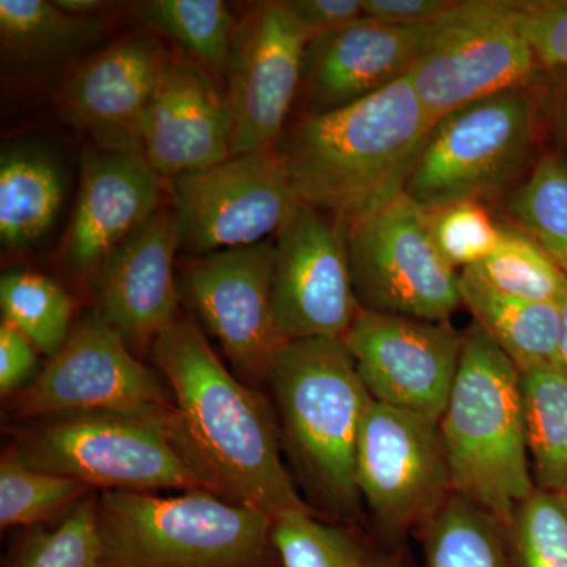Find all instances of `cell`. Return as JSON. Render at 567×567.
I'll list each match as a JSON object with an SVG mask.
<instances>
[{
  "instance_id": "21",
  "label": "cell",
  "mask_w": 567,
  "mask_h": 567,
  "mask_svg": "<svg viewBox=\"0 0 567 567\" xmlns=\"http://www.w3.org/2000/svg\"><path fill=\"white\" fill-rule=\"evenodd\" d=\"M425 28L361 18L312 37L301 81L308 115L341 110L402 80L420 54Z\"/></svg>"
},
{
  "instance_id": "19",
  "label": "cell",
  "mask_w": 567,
  "mask_h": 567,
  "mask_svg": "<svg viewBox=\"0 0 567 567\" xmlns=\"http://www.w3.org/2000/svg\"><path fill=\"white\" fill-rule=\"evenodd\" d=\"M142 153L159 177L173 178L233 156L227 93L212 71L189 58H171L145 112Z\"/></svg>"
},
{
  "instance_id": "31",
  "label": "cell",
  "mask_w": 567,
  "mask_h": 567,
  "mask_svg": "<svg viewBox=\"0 0 567 567\" xmlns=\"http://www.w3.org/2000/svg\"><path fill=\"white\" fill-rule=\"evenodd\" d=\"M2 320L20 328L40 353L54 357L73 328V298L48 276L14 270L0 279Z\"/></svg>"
},
{
  "instance_id": "33",
  "label": "cell",
  "mask_w": 567,
  "mask_h": 567,
  "mask_svg": "<svg viewBox=\"0 0 567 567\" xmlns=\"http://www.w3.org/2000/svg\"><path fill=\"white\" fill-rule=\"evenodd\" d=\"M518 227L532 235L567 276V162L544 156L507 199Z\"/></svg>"
},
{
  "instance_id": "43",
  "label": "cell",
  "mask_w": 567,
  "mask_h": 567,
  "mask_svg": "<svg viewBox=\"0 0 567 567\" xmlns=\"http://www.w3.org/2000/svg\"><path fill=\"white\" fill-rule=\"evenodd\" d=\"M566 130H567V104H566Z\"/></svg>"
},
{
  "instance_id": "5",
  "label": "cell",
  "mask_w": 567,
  "mask_h": 567,
  "mask_svg": "<svg viewBox=\"0 0 567 567\" xmlns=\"http://www.w3.org/2000/svg\"><path fill=\"white\" fill-rule=\"evenodd\" d=\"M275 518L194 488L99 494V567H282Z\"/></svg>"
},
{
  "instance_id": "40",
  "label": "cell",
  "mask_w": 567,
  "mask_h": 567,
  "mask_svg": "<svg viewBox=\"0 0 567 567\" xmlns=\"http://www.w3.org/2000/svg\"><path fill=\"white\" fill-rule=\"evenodd\" d=\"M59 9L76 17H99L100 11L106 9V3L100 0H55Z\"/></svg>"
},
{
  "instance_id": "38",
  "label": "cell",
  "mask_w": 567,
  "mask_h": 567,
  "mask_svg": "<svg viewBox=\"0 0 567 567\" xmlns=\"http://www.w3.org/2000/svg\"><path fill=\"white\" fill-rule=\"evenodd\" d=\"M454 2L447 0H363V18L402 28H421L442 18Z\"/></svg>"
},
{
  "instance_id": "25",
  "label": "cell",
  "mask_w": 567,
  "mask_h": 567,
  "mask_svg": "<svg viewBox=\"0 0 567 567\" xmlns=\"http://www.w3.org/2000/svg\"><path fill=\"white\" fill-rule=\"evenodd\" d=\"M458 290L473 323L483 328L518 371L559 364V305L506 297L462 274Z\"/></svg>"
},
{
  "instance_id": "3",
  "label": "cell",
  "mask_w": 567,
  "mask_h": 567,
  "mask_svg": "<svg viewBox=\"0 0 567 567\" xmlns=\"http://www.w3.org/2000/svg\"><path fill=\"white\" fill-rule=\"evenodd\" d=\"M265 385L306 505L324 520L368 525L357 486V450L372 398L342 339L287 342Z\"/></svg>"
},
{
  "instance_id": "17",
  "label": "cell",
  "mask_w": 567,
  "mask_h": 567,
  "mask_svg": "<svg viewBox=\"0 0 567 567\" xmlns=\"http://www.w3.org/2000/svg\"><path fill=\"white\" fill-rule=\"evenodd\" d=\"M169 54L155 37L132 33L96 52L63 84V121L99 151L142 153V123ZM144 155V153H142Z\"/></svg>"
},
{
  "instance_id": "6",
  "label": "cell",
  "mask_w": 567,
  "mask_h": 567,
  "mask_svg": "<svg viewBox=\"0 0 567 567\" xmlns=\"http://www.w3.org/2000/svg\"><path fill=\"white\" fill-rule=\"evenodd\" d=\"M173 406L28 421L18 425L6 451L29 468L73 477L95 491L204 488L171 439L167 417Z\"/></svg>"
},
{
  "instance_id": "13",
  "label": "cell",
  "mask_w": 567,
  "mask_h": 567,
  "mask_svg": "<svg viewBox=\"0 0 567 567\" xmlns=\"http://www.w3.org/2000/svg\"><path fill=\"white\" fill-rule=\"evenodd\" d=\"M311 39L282 0L254 2L237 21L226 76L233 156L275 148L282 140Z\"/></svg>"
},
{
  "instance_id": "16",
  "label": "cell",
  "mask_w": 567,
  "mask_h": 567,
  "mask_svg": "<svg viewBox=\"0 0 567 567\" xmlns=\"http://www.w3.org/2000/svg\"><path fill=\"white\" fill-rule=\"evenodd\" d=\"M274 240L193 257L183 270L186 297L221 342L238 374L267 382L286 342L276 327Z\"/></svg>"
},
{
  "instance_id": "14",
  "label": "cell",
  "mask_w": 567,
  "mask_h": 567,
  "mask_svg": "<svg viewBox=\"0 0 567 567\" xmlns=\"http://www.w3.org/2000/svg\"><path fill=\"white\" fill-rule=\"evenodd\" d=\"M274 308L282 341L342 339L361 312L338 219L300 203L274 238Z\"/></svg>"
},
{
  "instance_id": "26",
  "label": "cell",
  "mask_w": 567,
  "mask_h": 567,
  "mask_svg": "<svg viewBox=\"0 0 567 567\" xmlns=\"http://www.w3.org/2000/svg\"><path fill=\"white\" fill-rule=\"evenodd\" d=\"M529 465L536 488H567V371L559 364L520 372Z\"/></svg>"
},
{
  "instance_id": "29",
  "label": "cell",
  "mask_w": 567,
  "mask_h": 567,
  "mask_svg": "<svg viewBox=\"0 0 567 567\" xmlns=\"http://www.w3.org/2000/svg\"><path fill=\"white\" fill-rule=\"evenodd\" d=\"M461 274L518 300L559 305L567 292V276L561 268L518 226H502V240L495 251Z\"/></svg>"
},
{
  "instance_id": "10",
  "label": "cell",
  "mask_w": 567,
  "mask_h": 567,
  "mask_svg": "<svg viewBox=\"0 0 567 567\" xmlns=\"http://www.w3.org/2000/svg\"><path fill=\"white\" fill-rule=\"evenodd\" d=\"M532 48L517 31L507 2H454L425 28L406 78L434 122L495 93L525 89L535 76Z\"/></svg>"
},
{
  "instance_id": "1",
  "label": "cell",
  "mask_w": 567,
  "mask_h": 567,
  "mask_svg": "<svg viewBox=\"0 0 567 567\" xmlns=\"http://www.w3.org/2000/svg\"><path fill=\"white\" fill-rule=\"evenodd\" d=\"M152 354L173 393L171 439L205 491L275 520L312 513L284 464L274 402L227 371L192 319L177 317Z\"/></svg>"
},
{
  "instance_id": "24",
  "label": "cell",
  "mask_w": 567,
  "mask_h": 567,
  "mask_svg": "<svg viewBox=\"0 0 567 567\" xmlns=\"http://www.w3.org/2000/svg\"><path fill=\"white\" fill-rule=\"evenodd\" d=\"M274 540L282 567H417L409 543H388L368 525L312 513L276 518Z\"/></svg>"
},
{
  "instance_id": "11",
  "label": "cell",
  "mask_w": 567,
  "mask_h": 567,
  "mask_svg": "<svg viewBox=\"0 0 567 567\" xmlns=\"http://www.w3.org/2000/svg\"><path fill=\"white\" fill-rule=\"evenodd\" d=\"M169 385L133 357L99 312L82 317L69 339L28 386L10 399L18 423L65 413L171 409Z\"/></svg>"
},
{
  "instance_id": "42",
  "label": "cell",
  "mask_w": 567,
  "mask_h": 567,
  "mask_svg": "<svg viewBox=\"0 0 567 567\" xmlns=\"http://www.w3.org/2000/svg\"><path fill=\"white\" fill-rule=\"evenodd\" d=\"M558 494L561 495V498L565 499L566 505H567V488H566V491L558 492Z\"/></svg>"
},
{
  "instance_id": "32",
  "label": "cell",
  "mask_w": 567,
  "mask_h": 567,
  "mask_svg": "<svg viewBox=\"0 0 567 567\" xmlns=\"http://www.w3.org/2000/svg\"><path fill=\"white\" fill-rule=\"evenodd\" d=\"M99 494L92 492L51 527L22 529L6 567H99Z\"/></svg>"
},
{
  "instance_id": "20",
  "label": "cell",
  "mask_w": 567,
  "mask_h": 567,
  "mask_svg": "<svg viewBox=\"0 0 567 567\" xmlns=\"http://www.w3.org/2000/svg\"><path fill=\"white\" fill-rule=\"evenodd\" d=\"M182 248L177 212L159 207L151 221L111 254L93 286L100 316L141 349L177 320L175 254Z\"/></svg>"
},
{
  "instance_id": "22",
  "label": "cell",
  "mask_w": 567,
  "mask_h": 567,
  "mask_svg": "<svg viewBox=\"0 0 567 567\" xmlns=\"http://www.w3.org/2000/svg\"><path fill=\"white\" fill-rule=\"evenodd\" d=\"M65 197L61 159L44 145L17 142L0 155V240L22 249L51 229Z\"/></svg>"
},
{
  "instance_id": "7",
  "label": "cell",
  "mask_w": 567,
  "mask_h": 567,
  "mask_svg": "<svg viewBox=\"0 0 567 567\" xmlns=\"http://www.w3.org/2000/svg\"><path fill=\"white\" fill-rule=\"evenodd\" d=\"M532 100L525 89L495 93L432 126L404 193L425 210L495 196L524 173L533 148Z\"/></svg>"
},
{
  "instance_id": "37",
  "label": "cell",
  "mask_w": 567,
  "mask_h": 567,
  "mask_svg": "<svg viewBox=\"0 0 567 567\" xmlns=\"http://www.w3.org/2000/svg\"><path fill=\"white\" fill-rule=\"evenodd\" d=\"M39 365V349L20 328L0 323V394L11 399L32 382Z\"/></svg>"
},
{
  "instance_id": "2",
  "label": "cell",
  "mask_w": 567,
  "mask_h": 567,
  "mask_svg": "<svg viewBox=\"0 0 567 567\" xmlns=\"http://www.w3.org/2000/svg\"><path fill=\"white\" fill-rule=\"evenodd\" d=\"M434 125L404 76L341 110L308 115L276 151L300 203L349 223L404 193Z\"/></svg>"
},
{
  "instance_id": "12",
  "label": "cell",
  "mask_w": 567,
  "mask_h": 567,
  "mask_svg": "<svg viewBox=\"0 0 567 567\" xmlns=\"http://www.w3.org/2000/svg\"><path fill=\"white\" fill-rule=\"evenodd\" d=\"M173 194L182 248L196 256L270 240L300 204L276 147L181 175Z\"/></svg>"
},
{
  "instance_id": "30",
  "label": "cell",
  "mask_w": 567,
  "mask_h": 567,
  "mask_svg": "<svg viewBox=\"0 0 567 567\" xmlns=\"http://www.w3.org/2000/svg\"><path fill=\"white\" fill-rule=\"evenodd\" d=\"M95 488L73 477L39 472L3 451L0 458V527L37 528L59 524Z\"/></svg>"
},
{
  "instance_id": "8",
  "label": "cell",
  "mask_w": 567,
  "mask_h": 567,
  "mask_svg": "<svg viewBox=\"0 0 567 567\" xmlns=\"http://www.w3.org/2000/svg\"><path fill=\"white\" fill-rule=\"evenodd\" d=\"M339 224L361 309L450 322L462 308L461 274L436 248L429 210L405 193Z\"/></svg>"
},
{
  "instance_id": "4",
  "label": "cell",
  "mask_w": 567,
  "mask_h": 567,
  "mask_svg": "<svg viewBox=\"0 0 567 567\" xmlns=\"http://www.w3.org/2000/svg\"><path fill=\"white\" fill-rule=\"evenodd\" d=\"M440 432L453 494L494 514L506 527L518 503L536 491L520 371L476 323L464 331Z\"/></svg>"
},
{
  "instance_id": "18",
  "label": "cell",
  "mask_w": 567,
  "mask_h": 567,
  "mask_svg": "<svg viewBox=\"0 0 567 567\" xmlns=\"http://www.w3.org/2000/svg\"><path fill=\"white\" fill-rule=\"evenodd\" d=\"M162 203V177L142 153L89 152L61 262L80 282L93 284L115 249L142 229Z\"/></svg>"
},
{
  "instance_id": "15",
  "label": "cell",
  "mask_w": 567,
  "mask_h": 567,
  "mask_svg": "<svg viewBox=\"0 0 567 567\" xmlns=\"http://www.w3.org/2000/svg\"><path fill=\"white\" fill-rule=\"evenodd\" d=\"M342 342L374 401L442 417L464 347L453 324L361 309Z\"/></svg>"
},
{
  "instance_id": "23",
  "label": "cell",
  "mask_w": 567,
  "mask_h": 567,
  "mask_svg": "<svg viewBox=\"0 0 567 567\" xmlns=\"http://www.w3.org/2000/svg\"><path fill=\"white\" fill-rule=\"evenodd\" d=\"M100 17H76L47 0H0V50L7 66L43 73L103 39Z\"/></svg>"
},
{
  "instance_id": "39",
  "label": "cell",
  "mask_w": 567,
  "mask_h": 567,
  "mask_svg": "<svg viewBox=\"0 0 567 567\" xmlns=\"http://www.w3.org/2000/svg\"><path fill=\"white\" fill-rule=\"evenodd\" d=\"M312 37L346 28L363 18V0H287Z\"/></svg>"
},
{
  "instance_id": "28",
  "label": "cell",
  "mask_w": 567,
  "mask_h": 567,
  "mask_svg": "<svg viewBox=\"0 0 567 567\" xmlns=\"http://www.w3.org/2000/svg\"><path fill=\"white\" fill-rule=\"evenodd\" d=\"M136 17L183 48L213 74L227 76L237 20L221 0H147Z\"/></svg>"
},
{
  "instance_id": "35",
  "label": "cell",
  "mask_w": 567,
  "mask_h": 567,
  "mask_svg": "<svg viewBox=\"0 0 567 567\" xmlns=\"http://www.w3.org/2000/svg\"><path fill=\"white\" fill-rule=\"evenodd\" d=\"M429 223L436 248L458 274L483 262L502 240V226L476 200L429 210Z\"/></svg>"
},
{
  "instance_id": "41",
  "label": "cell",
  "mask_w": 567,
  "mask_h": 567,
  "mask_svg": "<svg viewBox=\"0 0 567 567\" xmlns=\"http://www.w3.org/2000/svg\"><path fill=\"white\" fill-rule=\"evenodd\" d=\"M559 364L567 371V292L559 301Z\"/></svg>"
},
{
  "instance_id": "9",
  "label": "cell",
  "mask_w": 567,
  "mask_h": 567,
  "mask_svg": "<svg viewBox=\"0 0 567 567\" xmlns=\"http://www.w3.org/2000/svg\"><path fill=\"white\" fill-rule=\"evenodd\" d=\"M357 486L377 536L409 543L453 495L440 420L372 399L361 424Z\"/></svg>"
},
{
  "instance_id": "34",
  "label": "cell",
  "mask_w": 567,
  "mask_h": 567,
  "mask_svg": "<svg viewBox=\"0 0 567 567\" xmlns=\"http://www.w3.org/2000/svg\"><path fill=\"white\" fill-rule=\"evenodd\" d=\"M505 529L513 567H567V505L557 492L536 488Z\"/></svg>"
},
{
  "instance_id": "27",
  "label": "cell",
  "mask_w": 567,
  "mask_h": 567,
  "mask_svg": "<svg viewBox=\"0 0 567 567\" xmlns=\"http://www.w3.org/2000/svg\"><path fill=\"white\" fill-rule=\"evenodd\" d=\"M415 537L424 567H513L505 525L464 496L451 495Z\"/></svg>"
},
{
  "instance_id": "36",
  "label": "cell",
  "mask_w": 567,
  "mask_h": 567,
  "mask_svg": "<svg viewBox=\"0 0 567 567\" xmlns=\"http://www.w3.org/2000/svg\"><path fill=\"white\" fill-rule=\"evenodd\" d=\"M507 10L537 65L567 66V0L507 2Z\"/></svg>"
}]
</instances>
